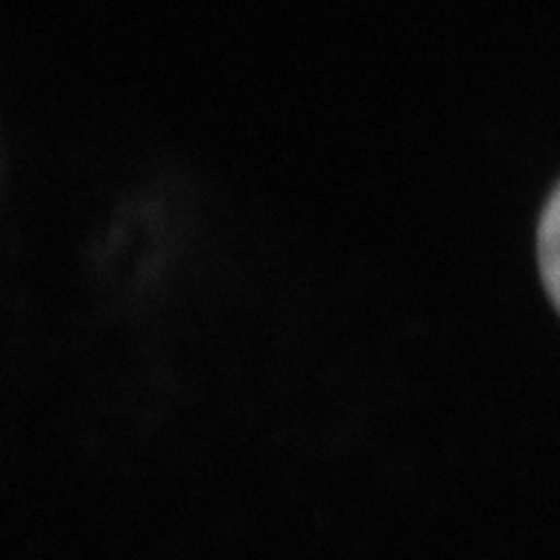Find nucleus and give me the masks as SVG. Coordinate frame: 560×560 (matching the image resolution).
<instances>
[{
	"instance_id": "nucleus-1",
	"label": "nucleus",
	"mask_w": 560,
	"mask_h": 560,
	"mask_svg": "<svg viewBox=\"0 0 560 560\" xmlns=\"http://www.w3.org/2000/svg\"><path fill=\"white\" fill-rule=\"evenodd\" d=\"M538 266L544 287L560 310V186L546 203L538 223Z\"/></svg>"
}]
</instances>
